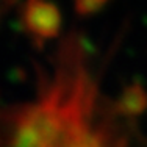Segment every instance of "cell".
I'll list each match as a JSON object with an SVG mask.
<instances>
[{
    "label": "cell",
    "instance_id": "7a4b0ae2",
    "mask_svg": "<svg viewBox=\"0 0 147 147\" xmlns=\"http://www.w3.org/2000/svg\"><path fill=\"white\" fill-rule=\"evenodd\" d=\"M20 24L33 44L42 47L59 34L63 17L53 0H25L20 6Z\"/></svg>",
    "mask_w": 147,
    "mask_h": 147
},
{
    "label": "cell",
    "instance_id": "6da1fadb",
    "mask_svg": "<svg viewBox=\"0 0 147 147\" xmlns=\"http://www.w3.org/2000/svg\"><path fill=\"white\" fill-rule=\"evenodd\" d=\"M128 119L100 92L77 33L38 72L34 100L2 110L0 147H136Z\"/></svg>",
    "mask_w": 147,
    "mask_h": 147
},
{
    "label": "cell",
    "instance_id": "277c9868",
    "mask_svg": "<svg viewBox=\"0 0 147 147\" xmlns=\"http://www.w3.org/2000/svg\"><path fill=\"white\" fill-rule=\"evenodd\" d=\"M108 2L110 0H72L75 13L82 17H89L97 14L107 6Z\"/></svg>",
    "mask_w": 147,
    "mask_h": 147
},
{
    "label": "cell",
    "instance_id": "3957f363",
    "mask_svg": "<svg viewBox=\"0 0 147 147\" xmlns=\"http://www.w3.org/2000/svg\"><path fill=\"white\" fill-rule=\"evenodd\" d=\"M114 108L122 117L136 119L147 111V91L139 82H133L121 91Z\"/></svg>",
    "mask_w": 147,
    "mask_h": 147
}]
</instances>
